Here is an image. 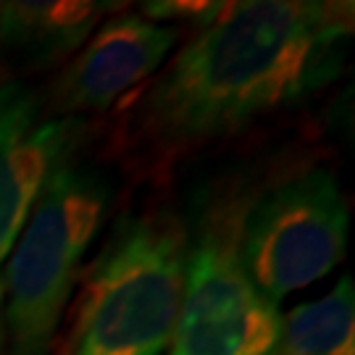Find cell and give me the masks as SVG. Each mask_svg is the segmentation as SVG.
I'll use <instances>...</instances> for the list:
<instances>
[{
	"mask_svg": "<svg viewBox=\"0 0 355 355\" xmlns=\"http://www.w3.org/2000/svg\"><path fill=\"white\" fill-rule=\"evenodd\" d=\"M350 37L353 3H224L166 64L142 105V129L168 150L221 140L327 85Z\"/></svg>",
	"mask_w": 355,
	"mask_h": 355,
	"instance_id": "1",
	"label": "cell"
},
{
	"mask_svg": "<svg viewBox=\"0 0 355 355\" xmlns=\"http://www.w3.org/2000/svg\"><path fill=\"white\" fill-rule=\"evenodd\" d=\"M71 155L42 179L3 266L0 321L6 355H51L79 266L108 214V182L71 161Z\"/></svg>",
	"mask_w": 355,
	"mask_h": 355,
	"instance_id": "2",
	"label": "cell"
},
{
	"mask_svg": "<svg viewBox=\"0 0 355 355\" xmlns=\"http://www.w3.org/2000/svg\"><path fill=\"white\" fill-rule=\"evenodd\" d=\"M187 237L174 218H129L89 268L61 355H164L177 324Z\"/></svg>",
	"mask_w": 355,
	"mask_h": 355,
	"instance_id": "3",
	"label": "cell"
},
{
	"mask_svg": "<svg viewBox=\"0 0 355 355\" xmlns=\"http://www.w3.org/2000/svg\"><path fill=\"white\" fill-rule=\"evenodd\" d=\"M347 203L327 168L277 184L242 216L237 255L258 290L277 305L324 279L347 253Z\"/></svg>",
	"mask_w": 355,
	"mask_h": 355,
	"instance_id": "4",
	"label": "cell"
},
{
	"mask_svg": "<svg viewBox=\"0 0 355 355\" xmlns=\"http://www.w3.org/2000/svg\"><path fill=\"white\" fill-rule=\"evenodd\" d=\"M234 221L211 224L187 248L184 292L166 355H268L279 311L245 274Z\"/></svg>",
	"mask_w": 355,
	"mask_h": 355,
	"instance_id": "5",
	"label": "cell"
},
{
	"mask_svg": "<svg viewBox=\"0 0 355 355\" xmlns=\"http://www.w3.org/2000/svg\"><path fill=\"white\" fill-rule=\"evenodd\" d=\"M82 121L48 116L21 82H0V308L3 266L32 211L42 179L82 140ZM0 355H6L0 321Z\"/></svg>",
	"mask_w": 355,
	"mask_h": 355,
	"instance_id": "6",
	"label": "cell"
},
{
	"mask_svg": "<svg viewBox=\"0 0 355 355\" xmlns=\"http://www.w3.org/2000/svg\"><path fill=\"white\" fill-rule=\"evenodd\" d=\"M177 37V26L155 24L137 13L111 19L85 42L55 82V108L69 119L71 114H98L111 108L127 89L164 64Z\"/></svg>",
	"mask_w": 355,
	"mask_h": 355,
	"instance_id": "7",
	"label": "cell"
},
{
	"mask_svg": "<svg viewBox=\"0 0 355 355\" xmlns=\"http://www.w3.org/2000/svg\"><path fill=\"white\" fill-rule=\"evenodd\" d=\"M108 3L19 0L0 3V48L26 66H53L82 48Z\"/></svg>",
	"mask_w": 355,
	"mask_h": 355,
	"instance_id": "8",
	"label": "cell"
},
{
	"mask_svg": "<svg viewBox=\"0 0 355 355\" xmlns=\"http://www.w3.org/2000/svg\"><path fill=\"white\" fill-rule=\"evenodd\" d=\"M268 355H355L353 279L343 277L329 295L292 308Z\"/></svg>",
	"mask_w": 355,
	"mask_h": 355,
	"instance_id": "9",
	"label": "cell"
},
{
	"mask_svg": "<svg viewBox=\"0 0 355 355\" xmlns=\"http://www.w3.org/2000/svg\"><path fill=\"white\" fill-rule=\"evenodd\" d=\"M224 3H195V0H168V3H145V19L150 21H190L192 26L211 24Z\"/></svg>",
	"mask_w": 355,
	"mask_h": 355,
	"instance_id": "10",
	"label": "cell"
}]
</instances>
